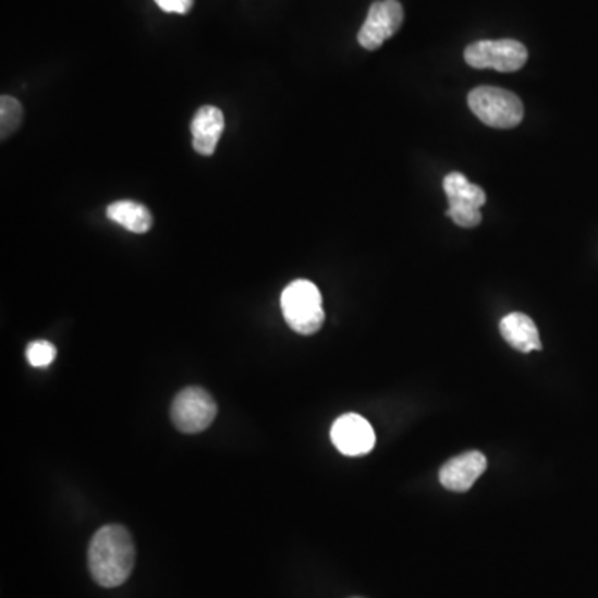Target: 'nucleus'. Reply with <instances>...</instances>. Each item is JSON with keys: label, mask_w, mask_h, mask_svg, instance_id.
Returning a JSON list of instances; mask_svg holds the SVG:
<instances>
[{"label": "nucleus", "mask_w": 598, "mask_h": 598, "mask_svg": "<svg viewBox=\"0 0 598 598\" xmlns=\"http://www.w3.org/2000/svg\"><path fill=\"white\" fill-rule=\"evenodd\" d=\"M499 329H501L502 338L514 350L521 351V353L542 350L539 329H537L536 322L532 321V318H528L527 315L511 313V315L502 318Z\"/></svg>", "instance_id": "10"}, {"label": "nucleus", "mask_w": 598, "mask_h": 598, "mask_svg": "<svg viewBox=\"0 0 598 598\" xmlns=\"http://www.w3.org/2000/svg\"><path fill=\"white\" fill-rule=\"evenodd\" d=\"M467 100L474 115L492 129H514L524 119L521 98L504 88H474Z\"/></svg>", "instance_id": "3"}, {"label": "nucleus", "mask_w": 598, "mask_h": 598, "mask_svg": "<svg viewBox=\"0 0 598 598\" xmlns=\"http://www.w3.org/2000/svg\"><path fill=\"white\" fill-rule=\"evenodd\" d=\"M331 441L341 454L357 457V455H366L373 451L376 436L368 420L350 413L344 414L332 424Z\"/></svg>", "instance_id": "7"}, {"label": "nucleus", "mask_w": 598, "mask_h": 598, "mask_svg": "<svg viewBox=\"0 0 598 598\" xmlns=\"http://www.w3.org/2000/svg\"><path fill=\"white\" fill-rule=\"evenodd\" d=\"M444 192L448 195L449 205H471V207L483 208L487 202L486 192L459 172H452L446 176Z\"/></svg>", "instance_id": "12"}, {"label": "nucleus", "mask_w": 598, "mask_h": 598, "mask_svg": "<svg viewBox=\"0 0 598 598\" xmlns=\"http://www.w3.org/2000/svg\"><path fill=\"white\" fill-rule=\"evenodd\" d=\"M217 413V403L210 392L196 386L183 389L172 404L173 424L185 435H196L208 429Z\"/></svg>", "instance_id": "5"}, {"label": "nucleus", "mask_w": 598, "mask_h": 598, "mask_svg": "<svg viewBox=\"0 0 598 598\" xmlns=\"http://www.w3.org/2000/svg\"><path fill=\"white\" fill-rule=\"evenodd\" d=\"M107 217L119 223L120 227L125 228V230L138 233V235L147 233L154 227V217H151L150 210L144 205L129 202V199H122V202L110 205L107 208Z\"/></svg>", "instance_id": "11"}, {"label": "nucleus", "mask_w": 598, "mask_h": 598, "mask_svg": "<svg viewBox=\"0 0 598 598\" xmlns=\"http://www.w3.org/2000/svg\"><path fill=\"white\" fill-rule=\"evenodd\" d=\"M24 110L21 102L14 97L2 95L0 98V132H2V141L11 137L12 133L21 126Z\"/></svg>", "instance_id": "13"}, {"label": "nucleus", "mask_w": 598, "mask_h": 598, "mask_svg": "<svg viewBox=\"0 0 598 598\" xmlns=\"http://www.w3.org/2000/svg\"><path fill=\"white\" fill-rule=\"evenodd\" d=\"M464 59L474 69L515 72L527 63L528 52L524 44L514 39L479 40L465 49Z\"/></svg>", "instance_id": "4"}, {"label": "nucleus", "mask_w": 598, "mask_h": 598, "mask_svg": "<svg viewBox=\"0 0 598 598\" xmlns=\"http://www.w3.org/2000/svg\"><path fill=\"white\" fill-rule=\"evenodd\" d=\"M281 309L290 328L305 337L318 332L325 322L321 293L308 280H296L284 288Z\"/></svg>", "instance_id": "2"}, {"label": "nucleus", "mask_w": 598, "mask_h": 598, "mask_svg": "<svg viewBox=\"0 0 598 598\" xmlns=\"http://www.w3.org/2000/svg\"><path fill=\"white\" fill-rule=\"evenodd\" d=\"M25 354L34 368H47L56 359L57 350L53 344L47 343V341H36V343L28 344Z\"/></svg>", "instance_id": "14"}, {"label": "nucleus", "mask_w": 598, "mask_h": 598, "mask_svg": "<svg viewBox=\"0 0 598 598\" xmlns=\"http://www.w3.org/2000/svg\"><path fill=\"white\" fill-rule=\"evenodd\" d=\"M223 130V112L218 107H202L192 120L193 148L196 154L211 157L217 150Z\"/></svg>", "instance_id": "9"}, {"label": "nucleus", "mask_w": 598, "mask_h": 598, "mask_svg": "<svg viewBox=\"0 0 598 598\" xmlns=\"http://www.w3.org/2000/svg\"><path fill=\"white\" fill-rule=\"evenodd\" d=\"M135 565V546L122 525H106L95 532L88 547L91 577L106 588L125 584Z\"/></svg>", "instance_id": "1"}, {"label": "nucleus", "mask_w": 598, "mask_h": 598, "mask_svg": "<svg viewBox=\"0 0 598 598\" xmlns=\"http://www.w3.org/2000/svg\"><path fill=\"white\" fill-rule=\"evenodd\" d=\"M158 8L167 14H188L195 4V0H155Z\"/></svg>", "instance_id": "16"}, {"label": "nucleus", "mask_w": 598, "mask_h": 598, "mask_svg": "<svg viewBox=\"0 0 598 598\" xmlns=\"http://www.w3.org/2000/svg\"><path fill=\"white\" fill-rule=\"evenodd\" d=\"M487 457L479 451L464 452L446 462L439 471V480L452 492H467L486 473Z\"/></svg>", "instance_id": "8"}, {"label": "nucleus", "mask_w": 598, "mask_h": 598, "mask_svg": "<svg viewBox=\"0 0 598 598\" xmlns=\"http://www.w3.org/2000/svg\"><path fill=\"white\" fill-rule=\"evenodd\" d=\"M403 21L404 9L398 0H378L369 9L368 19L357 34V42L366 50L379 49L401 28Z\"/></svg>", "instance_id": "6"}, {"label": "nucleus", "mask_w": 598, "mask_h": 598, "mask_svg": "<svg viewBox=\"0 0 598 598\" xmlns=\"http://www.w3.org/2000/svg\"><path fill=\"white\" fill-rule=\"evenodd\" d=\"M448 217L462 228H476L483 221L480 208L471 205H449Z\"/></svg>", "instance_id": "15"}]
</instances>
